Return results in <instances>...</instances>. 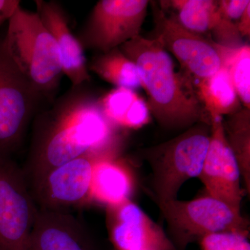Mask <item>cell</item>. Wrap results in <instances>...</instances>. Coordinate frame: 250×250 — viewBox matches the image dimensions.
I'll return each instance as SVG.
<instances>
[{
  "mask_svg": "<svg viewBox=\"0 0 250 250\" xmlns=\"http://www.w3.org/2000/svg\"><path fill=\"white\" fill-rule=\"evenodd\" d=\"M82 86L72 87L36 119L22 169L29 185L81 156L118 154V127L104 116L98 99Z\"/></svg>",
  "mask_w": 250,
  "mask_h": 250,
  "instance_id": "cell-1",
  "label": "cell"
},
{
  "mask_svg": "<svg viewBox=\"0 0 250 250\" xmlns=\"http://www.w3.org/2000/svg\"><path fill=\"white\" fill-rule=\"evenodd\" d=\"M119 49L137 65L149 112L161 126L184 129L200 123L210 125L191 80L175 71L159 36H136Z\"/></svg>",
  "mask_w": 250,
  "mask_h": 250,
  "instance_id": "cell-2",
  "label": "cell"
},
{
  "mask_svg": "<svg viewBox=\"0 0 250 250\" xmlns=\"http://www.w3.org/2000/svg\"><path fill=\"white\" fill-rule=\"evenodd\" d=\"M8 54L44 98H53L62 74L60 51L36 13L20 6L4 36Z\"/></svg>",
  "mask_w": 250,
  "mask_h": 250,
  "instance_id": "cell-3",
  "label": "cell"
},
{
  "mask_svg": "<svg viewBox=\"0 0 250 250\" xmlns=\"http://www.w3.org/2000/svg\"><path fill=\"white\" fill-rule=\"evenodd\" d=\"M210 126L198 123L177 137L144 151L152 168V188L158 204L177 199L186 182L199 177L209 145Z\"/></svg>",
  "mask_w": 250,
  "mask_h": 250,
  "instance_id": "cell-4",
  "label": "cell"
},
{
  "mask_svg": "<svg viewBox=\"0 0 250 250\" xmlns=\"http://www.w3.org/2000/svg\"><path fill=\"white\" fill-rule=\"evenodd\" d=\"M167 225L170 239L178 250L210 233L233 232L248 236L247 219L229 206L206 195L189 201L177 199L158 204Z\"/></svg>",
  "mask_w": 250,
  "mask_h": 250,
  "instance_id": "cell-5",
  "label": "cell"
},
{
  "mask_svg": "<svg viewBox=\"0 0 250 250\" xmlns=\"http://www.w3.org/2000/svg\"><path fill=\"white\" fill-rule=\"evenodd\" d=\"M43 96L20 71L0 36V156L20 146Z\"/></svg>",
  "mask_w": 250,
  "mask_h": 250,
  "instance_id": "cell-6",
  "label": "cell"
},
{
  "mask_svg": "<svg viewBox=\"0 0 250 250\" xmlns=\"http://www.w3.org/2000/svg\"><path fill=\"white\" fill-rule=\"evenodd\" d=\"M38 210L22 169L0 156V250H33Z\"/></svg>",
  "mask_w": 250,
  "mask_h": 250,
  "instance_id": "cell-7",
  "label": "cell"
},
{
  "mask_svg": "<svg viewBox=\"0 0 250 250\" xmlns=\"http://www.w3.org/2000/svg\"><path fill=\"white\" fill-rule=\"evenodd\" d=\"M149 1L100 0L77 38L83 49L105 53L141 35Z\"/></svg>",
  "mask_w": 250,
  "mask_h": 250,
  "instance_id": "cell-8",
  "label": "cell"
},
{
  "mask_svg": "<svg viewBox=\"0 0 250 250\" xmlns=\"http://www.w3.org/2000/svg\"><path fill=\"white\" fill-rule=\"evenodd\" d=\"M111 155L118 154H85L49 171L29 185L36 205L41 209L68 211L90 202L95 164Z\"/></svg>",
  "mask_w": 250,
  "mask_h": 250,
  "instance_id": "cell-9",
  "label": "cell"
},
{
  "mask_svg": "<svg viewBox=\"0 0 250 250\" xmlns=\"http://www.w3.org/2000/svg\"><path fill=\"white\" fill-rule=\"evenodd\" d=\"M158 36L164 48L173 54L182 67L196 81L214 75L223 67L220 45L200 34L188 30L162 11L155 15Z\"/></svg>",
  "mask_w": 250,
  "mask_h": 250,
  "instance_id": "cell-10",
  "label": "cell"
},
{
  "mask_svg": "<svg viewBox=\"0 0 250 250\" xmlns=\"http://www.w3.org/2000/svg\"><path fill=\"white\" fill-rule=\"evenodd\" d=\"M198 178L207 195L241 212L243 190L241 172L227 140L223 118L210 123L209 145Z\"/></svg>",
  "mask_w": 250,
  "mask_h": 250,
  "instance_id": "cell-11",
  "label": "cell"
},
{
  "mask_svg": "<svg viewBox=\"0 0 250 250\" xmlns=\"http://www.w3.org/2000/svg\"><path fill=\"white\" fill-rule=\"evenodd\" d=\"M107 226L116 250H178L163 229L131 200L107 207Z\"/></svg>",
  "mask_w": 250,
  "mask_h": 250,
  "instance_id": "cell-12",
  "label": "cell"
},
{
  "mask_svg": "<svg viewBox=\"0 0 250 250\" xmlns=\"http://www.w3.org/2000/svg\"><path fill=\"white\" fill-rule=\"evenodd\" d=\"M36 14L57 42L61 57L62 74L72 87L83 85L90 80L84 49L77 36L72 34L66 14L56 1L36 0Z\"/></svg>",
  "mask_w": 250,
  "mask_h": 250,
  "instance_id": "cell-13",
  "label": "cell"
},
{
  "mask_svg": "<svg viewBox=\"0 0 250 250\" xmlns=\"http://www.w3.org/2000/svg\"><path fill=\"white\" fill-rule=\"evenodd\" d=\"M33 250H95L84 225L65 210L39 208L31 233Z\"/></svg>",
  "mask_w": 250,
  "mask_h": 250,
  "instance_id": "cell-14",
  "label": "cell"
},
{
  "mask_svg": "<svg viewBox=\"0 0 250 250\" xmlns=\"http://www.w3.org/2000/svg\"><path fill=\"white\" fill-rule=\"evenodd\" d=\"M178 12L177 21L188 30L202 34L212 31L219 45L237 47L243 45L236 24L220 11L218 1L174 0L169 1Z\"/></svg>",
  "mask_w": 250,
  "mask_h": 250,
  "instance_id": "cell-15",
  "label": "cell"
},
{
  "mask_svg": "<svg viewBox=\"0 0 250 250\" xmlns=\"http://www.w3.org/2000/svg\"><path fill=\"white\" fill-rule=\"evenodd\" d=\"M135 187V178L129 166L118 155L102 158L94 167L91 200L115 206L130 200Z\"/></svg>",
  "mask_w": 250,
  "mask_h": 250,
  "instance_id": "cell-16",
  "label": "cell"
},
{
  "mask_svg": "<svg viewBox=\"0 0 250 250\" xmlns=\"http://www.w3.org/2000/svg\"><path fill=\"white\" fill-rule=\"evenodd\" d=\"M98 102L104 116L116 127L139 129L150 119L147 103L134 90L116 88Z\"/></svg>",
  "mask_w": 250,
  "mask_h": 250,
  "instance_id": "cell-17",
  "label": "cell"
},
{
  "mask_svg": "<svg viewBox=\"0 0 250 250\" xmlns=\"http://www.w3.org/2000/svg\"><path fill=\"white\" fill-rule=\"evenodd\" d=\"M197 97L212 121L238 111L240 100L226 67L194 84Z\"/></svg>",
  "mask_w": 250,
  "mask_h": 250,
  "instance_id": "cell-18",
  "label": "cell"
},
{
  "mask_svg": "<svg viewBox=\"0 0 250 250\" xmlns=\"http://www.w3.org/2000/svg\"><path fill=\"white\" fill-rule=\"evenodd\" d=\"M88 68L116 88L135 90L142 87L137 65L119 48L100 53L88 64Z\"/></svg>",
  "mask_w": 250,
  "mask_h": 250,
  "instance_id": "cell-19",
  "label": "cell"
},
{
  "mask_svg": "<svg viewBox=\"0 0 250 250\" xmlns=\"http://www.w3.org/2000/svg\"><path fill=\"white\" fill-rule=\"evenodd\" d=\"M224 129L229 145L239 167L247 193H250V109L245 108L230 115Z\"/></svg>",
  "mask_w": 250,
  "mask_h": 250,
  "instance_id": "cell-20",
  "label": "cell"
},
{
  "mask_svg": "<svg viewBox=\"0 0 250 250\" xmlns=\"http://www.w3.org/2000/svg\"><path fill=\"white\" fill-rule=\"evenodd\" d=\"M220 45L223 60L240 101L250 108V47L242 45L237 47Z\"/></svg>",
  "mask_w": 250,
  "mask_h": 250,
  "instance_id": "cell-21",
  "label": "cell"
},
{
  "mask_svg": "<svg viewBox=\"0 0 250 250\" xmlns=\"http://www.w3.org/2000/svg\"><path fill=\"white\" fill-rule=\"evenodd\" d=\"M248 237L238 233H214L203 237L199 243L202 250H250Z\"/></svg>",
  "mask_w": 250,
  "mask_h": 250,
  "instance_id": "cell-22",
  "label": "cell"
},
{
  "mask_svg": "<svg viewBox=\"0 0 250 250\" xmlns=\"http://www.w3.org/2000/svg\"><path fill=\"white\" fill-rule=\"evenodd\" d=\"M220 11L227 18L233 20L239 19L247 8L250 5V0H223L218 1Z\"/></svg>",
  "mask_w": 250,
  "mask_h": 250,
  "instance_id": "cell-23",
  "label": "cell"
},
{
  "mask_svg": "<svg viewBox=\"0 0 250 250\" xmlns=\"http://www.w3.org/2000/svg\"><path fill=\"white\" fill-rule=\"evenodd\" d=\"M20 6L19 0H0V27L9 21Z\"/></svg>",
  "mask_w": 250,
  "mask_h": 250,
  "instance_id": "cell-24",
  "label": "cell"
},
{
  "mask_svg": "<svg viewBox=\"0 0 250 250\" xmlns=\"http://www.w3.org/2000/svg\"><path fill=\"white\" fill-rule=\"evenodd\" d=\"M238 32L242 36H250V5L247 8L243 16H241L240 22L236 24Z\"/></svg>",
  "mask_w": 250,
  "mask_h": 250,
  "instance_id": "cell-25",
  "label": "cell"
}]
</instances>
